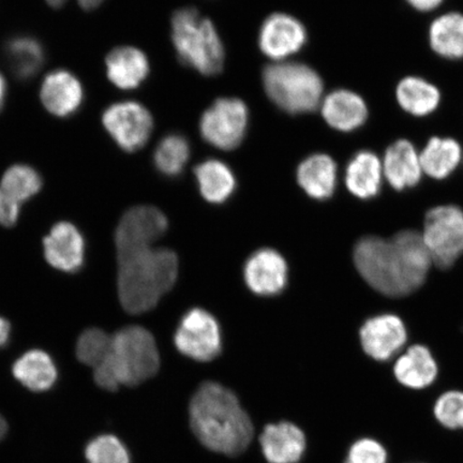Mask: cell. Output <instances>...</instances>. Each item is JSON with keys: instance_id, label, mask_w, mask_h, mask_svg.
Instances as JSON below:
<instances>
[{"instance_id": "1", "label": "cell", "mask_w": 463, "mask_h": 463, "mask_svg": "<svg viewBox=\"0 0 463 463\" xmlns=\"http://www.w3.org/2000/svg\"><path fill=\"white\" fill-rule=\"evenodd\" d=\"M432 260L418 231H402L391 240L364 237L354 248V263L375 291L402 298L424 283Z\"/></svg>"}, {"instance_id": "2", "label": "cell", "mask_w": 463, "mask_h": 463, "mask_svg": "<svg viewBox=\"0 0 463 463\" xmlns=\"http://www.w3.org/2000/svg\"><path fill=\"white\" fill-rule=\"evenodd\" d=\"M190 425L204 447L225 456H239L253 439V425L246 411L227 387L206 382L189 405Z\"/></svg>"}, {"instance_id": "3", "label": "cell", "mask_w": 463, "mask_h": 463, "mask_svg": "<svg viewBox=\"0 0 463 463\" xmlns=\"http://www.w3.org/2000/svg\"><path fill=\"white\" fill-rule=\"evenodd\" d=\"M118 259L119 300L129 314L152 310L177 279L178 259L169 249L153 247Z\"/></svg>"}, {"instance_id": "4", "label": "cell", "mask_w": 463, "mask_h": 463, "mask_svg": "<svg viewBox=\"0 0 463 463\" xmlns=\"http://www.w3.org/2000/svg\"><path fill=\"white\" fill-rule=\"evenodd\" d=\"M160 368L154 335L142 326H128L112 335L104 361L94 369L101 389L114 392L120 386H137L152 379Z\"/></svg>"}, {"instance_id": "5", "label": "cell", "mask_w": 463, "mask_h": 463, "mask_svg": "<svg viewBox=\"0 0 463 463\" xmlns=\"http://www.w3.org/2000/svg\"><path fill=\"white\" fill-rule=\"evenodd\" d=\"M172 40L179 60L203 75L222 71L224 48L213 23L194 8L179 9L172 17Z\"/></svg>"}, {"instance_id": "6", "label": "cell", "mask_w": 463, "mask_h": 463, "mask_svg": "<svg viewBox=\"0 0 463 463\" xmlns=\"http://www.w3.org/2000/svg\"><path fill=\"white\" fill-rule=\"evenodd\" d=\"M263 84L269 99L288 114L314 112L323 101V80L304 63L276 62L266 67Z\"/></svg>"}, {"instance_id": "7", "label": "cell", "mask_w": 463, "mask_h": 463, "mask_svg": "<svg viewBox=\"0 0 463 463\" xmlns=\"http://www.w3.org/2000/svg\"><path fill=\"white\" fill-rule=\"evenodd\" d=\"M421 237L432 262L441 269L450 268L463 253V212L455 205L431 208Z\"/></svg>"}, {"instance_id": "8", "label": "cell", "mask_w": 463, "mask_h": 463, "mask_svg": "<svg viewBox=\"0 0 463 463\" xmlns=\"http://www.w3.org/2000/svg\"><path fill=\"white\" fill-rule=\"evenodd\" d=\"M248 121L245 102L237 98H220L202 115L201 136L213 147L232 150L244 140Z\"/></svg>"}, {"instance_id": "9", "label": "cell", "mask_w": 463, "mask_h": 463, "mask_svg": "<svg viewBox=\"0 0 463 463\" xmlns=\"http://www.w3.org/2000/svg\"><path fill=\"white\" fill-rule=\"evenodd\" d=\"M174 343L184 356L198 362H211L222 353V331L215 317L195 308L183 317Z\"/></svg>"}, {"instance_id": "10", "label": "cell", "mask_w": 463, "mask_h": 463, "mask_svg": "<svg viewBox=\"0 0 463 463\" xmlns=\"http://www.w3.org/2000/svg\"><path fill=\"white\" fill-rule=\"evenodd\" d=\"M169 222L164 213L154 206L131 208L121 217L115 233L118 258L153 248L165 234Z\"/></svg>"}, {"instance_id": "11", "label": "cell", "mask_w": 463, "mask_h": 463, "mask_svg": "<svg viewBox=\"0 0 463 463\" xmlns=\"http://www.w3.org/2000/svg\"><path fill=\"white\" fill-rule=\"evenodd\" d=\"M102 121L113 140L129 153L142 148L154 128L152 114L142 104L132 101L113 104L104 111Z\"/></svg>"}, {"instance_id": "12", "label": "cell", "mask_w": 463, "mask_h": 463, "mask_svg": "<svg viewBox=\"0 0 463 463\" xmlns=\"http://www.w3.org/2000/svg\"><path fill=\"white\" fill-rule=\"evenodd\" d=\"M307 43L305 26L294 16L270 15L260 29L259 45L263 54L276 61L298 53Z\"/></svg>"}, {"instance_id": "13", "label": "cell", "mask_w": 463, "mask_h": 463, "mask_svg": "<svg viewBox=\"0 0 463 463\" xmlns=\"http://www.w3.org/2000/svg\"><path fill=\"white\" fill-rule=\"evenodd\" d=\"M408 334L401 317L381 315L369 318L361 329L364 352L375 361H390L407 343Z\"/></svg>"}, {"instance_id": "14", "label": "cell", "mask_w": 463, "mask_h": 463, "mask_svg": "<svg viewBox=\"0 0 463 463\" xmlns=\"http://www.w3.org/2000/svg\"><path fill=\"white\" fill-rule=\"evenodd\" d=\"M44 257L51 266L65 273H77L85 260L82 233L71 222H58L43 241Z\"/></svg>"}, {"instance_id": "15", "label": "cell", "mask_w": 463, "mask_h": 463, "mask_svg": "<svg viewBox=\"0 0 463 463\" xmlns=\"http://www.w3.org/2000/svg\"><path fill=\"white\" fill-rule=\"evenodd\" d=\"M249 288L260 297H274L286 288L288 265L273 249H260L248 259L244 269Z\"/></svg>"}, {"instance_id": "16", "label": "cell", "mask_w": 463, "mask_h": 463, "mask_svg": "<svg viewBox=\"0 0 463 463\" xmlns=\"http://www.w3.org/2000/svg\"><path fill=\"white\" fill-rule=\"evenodd\" d=\"M381 160L384 179L397 191L418 186L424 175L420 150L408 138H398L390 144Z\"/></svg>"}, {"instance_id": "17", "label": "cell", "mask_w": 463, "mask_h": 463, "mask_svg": "<svg viewBox=\"0 0 463 463\" xmlns=\"http://www.w3.org/2000/svg\"><path fill=\"white\" fill-rule=\"evenodd\" d=\"M321 113L324 120L334 130L344 133L361 129L369 118L366 100L350 90H335L323 98Z\"/></svg>"}, {"instance_id": "18", "label": "cell", "mask_w": 463, "mask_h": 463, "mask_svg": "<svg viewBox=\"0 0 463 463\" xmlns=\"http://www.w3.org/2000/svg\"><path fill=\"white\" fill-rule=\"evenodd\" d=\"M260 443L269 463H297L306 449L304 432L288 421L266 426L260 436Z\"/></svg>"}, {"instance_id": "19", "label": "cell", "mask_w": 463, "mask_h": 463, "mask_svg": "<svg viewBox=\"0 0 463 463\" xmlns=\"http://www.w3.org/2000/svg\"><path fill=\"white\" fill-rule=\"evenodd\" d=\"M395 98L404 113L424 118L438 111L442 92L436 84L420 75H407L399 80Z\"/></svg>"}, {"instance_id": "20", "label": "cell", "mask_w": 463, "mask_h": 463, "mask_svg": "<svg viewBox=\"0 0 463 463\" xmlns=\"http://www.w3.org/2000/svg\"><path fill=\"white\" fill-rule=\"evenodd\" d=\"M345 179L347 190L356 198H375L384 179L381 158L373 150H360L347 164Z\"/></svg>"}, {"instance_id": "21", "label": "cell", "mask_w": 463, "mask_h": 463, "mask_svg": "<svg viewBox=\"0 0 463 463\" xmlns=\"http://www.w3.org/2000/svg\"><path fill=\"white\" fill-rule=\"evenodd\" d=\"M40 96L49 112L67 118L77 112L82 104L83 89L73 74L56 71L44 79Z\"/></svg>"}, {"instance_id": "22", "label": "cell", "mask_w": 463, "mask_h": 463, "mask_svg": "<svg viewBox=\"0 0 463 463\" xmlns=\"http://www.w3.org/2000/svg\"><path fill=\"white\" fill-rule=\"evenodd\" d=\"M422 173L436 181L453 174L463 161L461 144L450 137H432L420 150Z\"/></svg>"}, {"instance_id": "23", "label": "cell", "mask_w": 463, "mask_h": 463, "mask_svg": "<svg viewBox=\"0 0 463 463\" xmlns=\"http://www.w3.org/2000/svg\"><path fill=\"white\" fill-rule=\"evenodd\" d=\"M338 169L326 154H315L305 159L298 170V182L307 194L316 200L332 198L337 186Z\"/></svg>"}, {"instance_id": "24", "label": "cell", "mask_w": 463, "mask_h": 463, "mask_svg": "<svg viewBox=\"0 0 463 463\" xmlns=\"http://www.w3.org/2000/svg\"><path fill=\"white\" fill-rule=\"evenodd\" d=\"M109 80L120 90L137 89L149 72L146 55L132 46H119L107 57Z\"/></svg>"}, {"instance_id": "25", "label": "cell", "mask_w": 463, "mask_h": 463, "mask_svg": "<svg viewBox=\"0 0 463 463\" xmlns=\"http://www.w3.org/2000/svg\"><path fill=\"white\" fill-rule=\"evenodd\" d=\"M393 373L399 383L412 390L430 386L438 376V364L430 349L416 345L398 358Z\"/></svg>"}, {"instance_id": "26", "label": "cell", "mask_w": 463, "mask_h": 463, "mask_svg": "<svg viewBox=\"0 0 463 463\" xmlns=\"http://www.w3.org/2000/svg\"><path fill=\"white\" fill-rule=\"evenodd\" d=\"M428 42L433 53L443 60H463V14L449 11L431 22Z\"/></svg>"}, {"instance_id": "27", "label": "cell", "mask_w": 463, "mask_h": 463, "mask_svg": "<svg viewBox=\"0 0 463 463\" xmlns=\"http://www.w3.org/2000/svg\"><path fill=\"white\" fill-rule=\"evenodd\" d=\"M14 378L33 392H45L57 380V368L52 357L44 351L33 350L23 354L14 364Z\"/></svg>"}, {"instance_id": "28", "label": "cell", "mask_w": 463, "mask_h": 463, "mask_svg": "<svg viewBox=\"0 0 463 463\" xmlns=\"http://www.w3.org/2000/svg\"><path fill=\"white\" fill-rule=\"evenodd\" d=\"M200 193L206 201L222 204L233 194L236 179L230 167L219 160H207L195 167Z\"/></svg>"}, {"instance_id": "29", "label": "cell", "mask_w": 463, "mask_h": 463, "mask_svg": "<svg viewBox=\"0 0 463 463\" xmlns=\"http://www.w3.org/2000/svg\"><path fill=\"white\" fill-rule=\"evenodd\" d=\"M5 57L11 71L16 78L27 80L33 77L44 63L43 45L32 37H16L5 45Z\"/></svg>"}, {"instance_id": "30", "label": "cell", "mask_w": 463, "mask_h": 463, "mask_svg": "<svg viewBox=\"0 0 463 463\" xmlns=\"http://www.w3.org/2000/svg\"><path fill=\"white\" fill-rule=\"evenodd\" d=\"M189 157V142L181 135H170L162 138L154 156L156 167L169 177L179 175L186 166Z\"/></svg>"}, {"instance_id": "31", "label": "cell", "mask_w": 463, "mask_h": 463, "mask_svg": "<svg viewBox=\"0 0 463 463\" xmlns=\"http://www.w3.org/2000/svg\"><path fill=\"white\" fill-rule=\"evenodd\" d=\"M42 188V176L33 167L24 165L11 166L0 184V190L21 205L36 195Z\"/></svg>"}, {"instance_id": "32", "label": "cell", "mask_w": 463, "mask_h": 463, "mask_svg": "<svg viewBox=\"0 0 463 463\" xmlns=\"http://www.w3.org/2000/svg\"><path fill=\"white\" fill-rule=\"evenodd\" d=\"M112 335L100 328H89L80 335L77 344V356L80 363L96 368L109 354Z\"/></svg>"}, {"instance_id": "33", "label": "cell", "mask_w": 463, "mask_h": 463, "mask_svg": "<svg viewBox=\"0 0 463 463\" xmlns=\"http://www.w3.org/2000/svg\"><path fill=\"white\" fill-rule=\"evenodd\" d=\"M85 456L89 463H130L128 449L119 439L109 434L92 439L87 445Z\"/></svg>"}, {"instance_id": "34", "label": "cell", "mask_w": 463, "mask_h": 463, "mask_svg": "<svg viewBox=\"0 0 463 463\" xmlns=\"http://www.w3.org/2000/svg\"><path fill=\"white\" fill-rule=\"evenodd\" d=\"M434 416L449 430H463V392L451 391L443 393L434 404Z\"/></svg>"}, {"instance_id": "35", "label": "cell", "mask_w": 463, "mask_h": 463, "mask_svg": "<svg viewBox=\"0 0 463 463\" xmlns=\"http://www.w3.org/2000/svg\"><path fill=\"white\" fill-rule=\"evenodd\" d=\"M345 463H387V451L376 439H361L351 445Z\"/></svg>"}, {"instance_id": "36", "label": "cell", "mask_w": 463, "mask_h": 463, "mask_svg": "<svg viewBox=\"0 0 463 463\" xmlns=\"http://www.w3.org/2000/svg\"><path fill=\"white\" fill-rule=\"evenodd\" d=\"M22 205L0 190V224L14 227L19 220Z\"/></svg>"}, {"instance_id": "37", "label": "cell", "mask_w": 463, "mask_h": 463, "mask_svg": "<svg viewBox=\"0 0 463 463\" xmlns=\"http://www.w3.org/2000/svg\"><path fill=\"white\" fill-rule=\"evenodd\" d=\"M444 2L445 0H405L411 8L420 14L432 13L441 7Z\"/></svg>"}, {"instance_id": "38", "label": "cell", "mask_w": 463, "mask_h": 463, "mask_svg": "<svg viewBox=\"0 0 463 463\" xmlns=\"http://www.w3.org/2000/svg\"><path fill=\"white\" fill-rule=\"evenodd\" d=\"M11 326L5 318L0 317V347L8 345L10 339Z\"/></svg>"}, {"instance_id": "39", "label": "cell", "mask_w": 463, "mask_h": 463, "mask_svg": "<svg viewBox=\"0 0 463 463\" xmlns=\"http://www.w3.org/2000/svg\"><path fill=\"white\" fill-rule=\"evenodd\" d=\"M103 0H79L80 7L85 10H91L98 7L102 4Z\"/></svg>"}, {"instance_id": "40", "label": "cell", "mask_w": 463, "mask_h": 463, "mask_svg": "<svg viewBox=\"0 0 463 463\" xmlns=\"http://www.w3.org/2000/svg\"><path fill=\"white\" fill-rule=\"evenodd\" d=\"M5 94H7V85H5V80L2 74H0V109H2Z\"/></svg>"}, {"instance_id": "41", "label": "cell", "mask_w": 463, "mask_h": 463, "mask_svg": "<svg viewBox=\"0 0 463 463\" xmlns=\"http://www.w3.org/2000/svg\"><path fill=\"white\" fill-rule=\"evenodd\" d=\"M8 431V424L7 421L0 415V439H3L7 434Z\"/></svg>"}, {"instance_id": "42", "label": "cell", "mask_w": 463, "mask_h": 463, "mask_svg": "<svg viewBox=\"0 0 463 463\" xmlns=\"http://www.w3.org/2000/svg\"><path fill=\"white\" fill-rule=\"evenodd\" d=\"M51 7L60 8L63 4L67 2V0H46Z\"/></svg>"}, {"instance_id": "43", "label": "cell", "mask_w": 463, "mask_h": 463, "mask_svg": "<svg viewBox=\"0 0 463 463\" xmlns=\"http://www.w3.org/2000/svg\"><path fill=\"white\" fill-rule=\"evenodd\" d=\"M463 162V161H462Z\"/></svg>"}]
</instances>
